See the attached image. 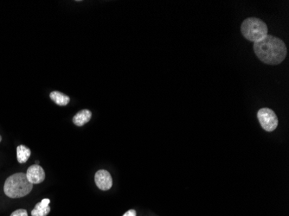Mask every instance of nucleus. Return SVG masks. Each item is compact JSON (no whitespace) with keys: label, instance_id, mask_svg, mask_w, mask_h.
I'll list each match as a JSON object with an SVG mask.
<instances>
[{"label":"nucleus","instance_id":"obj_1","mask_svg":"<svg viewBox=\"0 0 289 216\" xmlns=\"http://www.w3.org/2000/svg\"><path fill=\"white\" fill-rule=\"evenodd\" d=\"M254 54L262 63L268 65H278L287 56V47L284 42L273 36L254 42Z\"/></svg>","mask_w":289,"mask_h":216},{"label":"nucleus","instance_id":"obj_2","mask_svg":"<svg viewBox=\"0 0 289 216\" xmlns=\"http://www.w3.org/2000/svg\"><path fill=\"white\" fill-rule=\"evenodd\" d=\"M33 184L28 181L25 173L11 175L4 182V194L10 198H21L31 193Z\"/></svg>","mask_w":289,"mask_h":216},{"label":"nucleus","instance_id":"obj_3","mask_svg":"<svg viewBox=\"0 0 289 216\" xmlns=\"http://www.w3.org/2000/svg\"><path fill=\"white\" fill-rule=\"evenodd\" d=\"M268 26L256 18H246L241 26V32L245 38L256 42L268 36Z\"/></svg>","mask_w":289,"mask_h":216},{"label":"nucleus","instance_id":"obj_4","mask_svg":"<svg viewBox=\"0 0 289 216\" xmlns=\"http://www.w3.org/2000/svg\"><path fill=\"white\" fill-rule=\"evenodd\" d=\"M257 118L261 127L267 132H273L278 126V119L275 112L269 108H261L258 111Z\"/></svg>","mask_w":289,"mask_h":216},{"label":"nucleus","instance_id":"obj_5","mask_svg":"<svg viewBox=\"0 0 289 216\" xmlns=\"http://www.w3.org/2000/svg\"><path fill=\"white\" fill-rule=\"evenodd\" d=\"M94 181L98 188L103 191H107L108 189H110L113 186L111 175L108 171H105V170H100L95 173Z\"/></svg>","mask_w":289,"mask_h":216},{"label":"nucleus","instance_id":"obj_6","mask_svg":"<svg viewBox=\"0 0 289 216\" xmlns=\"http://www.w3.org/2000/svg\"><path fill=\"white\" fill-rule=\"evenodd\" d=\"M26 178L32 184H39L44 181L45 172L39 164H34L28 168Z\"/></svg>","mask_w":289,"mask_h":216},{"label":"nucleus","instance_id":"obj_7","mask_svg":"<svg viewBox=\"0 0 289 216\" xmlns=\"http://www.w3.org/2000/svg\"><path fill=\"white\" fill-rule=\"evenodd\" d=\"M50 200L48 198L43 199L42 202H39L32 211V216H47L50 212L49 208Z\"/></svg>","mask_w":289,"mask_h":216},{"label":"nucleus","instance_id":"obj_8","mask_svg":"<svg viewBox=\"0 0 289 216\" xmlns=\"http://www.w3.org/2000/svg\"><path fill=\"white\" fill-rule=\"evenodd\" d=\"M91 117H92V112L87 109H83L74 116L73 123L77 126H83L85 124L89 122Z\"/></svg>","mask_w":289,"mask_h":216},{"label":"nucleus","instance_id":"obj_9","mask_svg":"<svg viewBox=\"0 0 289 216\" xmlns=\"http://www.w3.org/2000/svg\"><path fill=\"white\" fill-rule=\"evenodd\" d=\"M49 97L52 100L56 105L61 106V107H64L70 103V98L66 95V94H63L58 91H53L49 94Z\"/></svg>","mask_w":289,"mask_h":216},{"label":"nucleus","instance_id":"obj_10","mask_svg":"<svg viewBox=\"0 0 289 216\" xmlns=\"http://www.w3.org/2000/svg\"><path fill=\"white\" fill-rule=\"evenodd\" d=\"M31 150L28 147L25 145H19L17 148V158H18V163L20 164H25L29 158L31 157Z\"/></svg>","mask_w":289,"mask_h":216},{"label":"nucleus","instance_id":"obj_11","mask_svg":"<svg viewBox=\"0 0 289 216\" xmlns=\"http://www.w3.org/2000/svg\"><path fill=\"white\" fill-rule=\"evenodd\" d=\"M11 216H28V213L25 209H18L14 212H12Z\"/></svg>","mask_w":289,"mask_h":216},{"label":"nucleus","instance_id":"obj_12","mask_svg":"<svg viewBox=\"0 0 289 216\" xmlns=\"http://www.w3.org/2000/svg\"><path fill=\"white\" fill-rule=\"evenodd\" d=\"M123 216H136V211L133 209H130L127 212L125 213Z\"/></svg>","mask_w":289,"mask_h":216},{"label":"nucleus","instance_id":"obj_13","mask_svg":"<svg viewBox=\"0 0 289 216\" xmlns=\"http://www.w3.org/2000/svg\"><path fill=\"white\" fill-rule=\"evenodd\" d=\"M2 141V137L0 136V142Z\"/></svg>","mask_w":289,"mask_h":216}]
</instances>
